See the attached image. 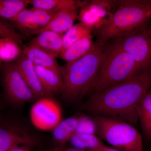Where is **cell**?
<instances>
[{
	"mask_svg": "<svg viewBox=\"0 0 151 151\" xmlns=\"http://www.w3.org/2000/svg\"><path fill=\"white\" fill-rule=\"evenodd\" d=\"M13 39L23 46L24 36L19 32L9 21L0 18V38Z\"/></svg>",
	"mask_w": 151,
	"mask_h": 151,
	"instance_id": "cell-24",
	"label": "cell"
},
{
	"mask_svg": "<svg viewBox=\"0 0 151 151\" xmlns=\"http://www.w3.org/2000/svg\"><path fill=\"white\" fill-rule=\"evenodd\" d=\"M22 54L34 65L49 68L60 75V66L56 58L43 50L29 45H23Z\"/></svg>",
	"mask_w": 151,
	"mask_h": 151,
	"instance_id": "cell-15",
	"label": "cell"
},
{
	"mask_svg": "<svg viewBox=\"0 0 151 151\" xmlns=\"http://www.w3.org/2000/svg\"><path fill=\"white\" fill-rule=\"evenodd\" d=\"M39 141L25 128L11 122L0 123V151L22 146L38 147Z\"/></svg>",
	"mask_w": 151,
	"mask_h": 151,
	"instance_id": "cell-10",
	"label": "cell"
},
{
	"mask_svg": "<svg viewBox=\"0 0 151 151\" xmlns=\"http://www.w3.org/2000/svg\"><path fill=\"white\" fill-rule=\"evenodd\" d=\"M92 38L86 37L81 39L63 50L59 56L67 63L79 59L88 53L94 46Z\"/></svg>",
	"mask_w": 151,
	"mask_h": 151,
	"instance_id": "cell-18",
	"label": "cell"
},
{
	"mask_svg": "<svg viewBox=\"0 0 151 151\" xmlns=\"http://www.w3.org/2000/svg\"><path fill=\"white\" fill-rule=\"evenodd\" d=\"M9 21L18 31L28 35H34L42 27L41 19L33 7L21 11Z\"/></svg>",
	"mask_w": 151,
	"mask_h": 151,
	"instance_id": "cell-14",
	"label": "cell"
},
{
	"mask_svg": "<svg viewBox=\"0 0 151 151\" xmlns=\"http://www.w3.org/2000/svg\"><path fill=\"white\" fill-rule=\"evenodd\" d=\"M71 147L88 151H93L104 144L95 135L74 134L68 142Z\"/></svg>",
	"mask_w": 151,
	"mask_h": 151,
	"instance_id": "cell-21",
	"label": "cell"
},
{
	"mask_svg": "<svg viewBox=\"0 0 151 151\" xmlns=\"http://www.w3.org/2000/svg\"><path fill=\"white\" fill-rule=\"evenodd\" d=\"M2 84L6 98L12 105L19 106L38 99L22 77L15 62L5 65Z\"/></svg>",
	"mask_w": 151,
	"mask_h": 151,
	"instance_id": "cell-7",
	"label": "cell"
},
{
	"mask_svg": "<svg viewBox=\"0 0 151 151\" xmlns=\"http://www.w3.org/2000/svg\"><path fill=\"white\" fill-rule=\"evenodd\" d=\"M151 18V0L118 1V6L109 20L94 30L97 45L147 27Z\"/></svg>",
	"mask_w": 151,
	"mask_h": 151,
	"instance_id": "cell-2",
	"label": "cell"
},
{
	"mask_svg": "<svg viewBox=\"0 0 151 151\" xmlns=\"http://www.w3.org/2000/svg\"><path fill=\"white\" fill-rule=\"evenodd\" d=\"M139 120L145 137L151 140V89L141 101L139 108Z\"/></svg>",
	"mask_w": 151,
	"mask_h": 151,
	"instance_id": "cell-20",
	"label": "cell"
},
{
	"mask_svg": "<svg viewBox=\"0 0 151 151\" xmlns=\"http://www.w3.org/2000/svg\"><path fill=\"white\" fill-rule=\"evenodd\" d=\"M2 62L1 60H0V66H1V65Z\"/></svg>",
	"mask_w": 151,
	"mask_h": 151,
	"instance_id": "cell-30",
	"label": "cell"
},
{
	"mask_svg": "<svg viewBox=\"0 0 151 151\" xmlns=\"http://www.w3.org/2000/svg\"><path fill=\"white\" fill-rule=\"evenodd\" d=\"M97 130V125L94 119L81 115L74 134L95 135Z\"/></svg>",
	"mask_w": 151,
	"mask_h": 151,
	"instance_id": "cell-25",
	"label": "cell"
},
{
	"mask_svg": "<svg viewBox=\"0 0 151 151\" xmlns=\"http://www.w3.org/2000/svg\"><path fill=\"white\" fill-rule=\"evenodd\" d=\"M104 54V46H98L94 43L91 50L84 56L60 67L63 98L75 101L88 94L100 69Z\"/></svg>",
	"mask_w": 151,
	"mask_h": 151,
	"instance_id": "cell-3",
	"label": "cell"
},
{
	"mask_svg": "<svg viewBox=\"0 0 151 151\" xmlns=\"http://www.w3.org/2000/svg\"></svg>",
	"mask_w": 151,
	"mask_h": 151,
	"instance_id": "cell-31",
	"label": "cell"
},
{
	"mask_svg": "<svg viewBox=\"0 0 151 151\" xmlns=\"http://www.w3.org/2000/svg\"><path fill=\"white\" fill-rule=\"evenodd\" d=\"M97 116L94 119L100 137L121 151H143L142 136L131 124L108 116Z\"/></svg>",
	"mask_w": 151,
	"mask_h": 151,
	"instance_id": "cell-5",
	"label": "cell"
},
{
	"mask_svg": "<svg viewBox=\"0 0 151 151\" xmlns=\"http://www.w3.org/2000/svg\"><path fill=\"white\" fill-rule=\"evenodd\" d=\"M81 116V115L72 116L62 120L52 130V139L55 145L54 147H61L65 146V144L75 133Z\"/></svg>",
	"mask_w": 151,
	"mask_h": 151,
	"instance_id": "cell-16",
	"label": "cell"
},
{
	"mask_svg": "<svg viewBox=\"0 0 151 151\" xmlns=\"http://www.w3.org/2000/svg\"><path fill=\"white\" fill-rule=\"evenodd\" d=\"M118 6V1L96 0L82 2L78 19L87 27L98 29L109 20Z\"/></svg>",
	"mask_w": 151,
	"mask_h": 151,
	"instance_id": "cell-9",
	"label": "cell"
},
{
	"mask_svg": "<svg viewBox=\"0 0 151 151\" xmlns=\"http://www.w3.org/2000/svg\"><path fill=\"white\" fill-rule=\"evenodd\" d=\"M15 63L24 81L38 99L50 97L41 83L34 64L29 59L22 54Z\"/></svg>",
	"mask_w": 151,
	"mask_h": 151,
	"instance_id": "cell-12",
	"label": "cell"
},
{
	"mask_svg": "<svg viewBox=\"0 0 151 151\" xmlns=\"http://www.w3.org/2000/svg\"><path fill=\"white\" fill-rule=\"evenodd\" d=\"M39 151H88L85 150H81L70 147H66L65 146L61 147H53V148L42 150L40 149Z\"/></svg>",
	"mask_w": 151,
	"mask_h": 151,
	"instance_id": "cell-27",
	"label": "cell"
},
{
	"mask_svg": "<svg viewBox=\"0 0 151 151\" xmlns=\"http://www.w3.org/2000/svg\"><path fill=\"white\" fill-rule=\"evenodd\" d=\"M30 118L37 129L52 131L62 120V110L59 104L50 97H42L31 108Z\"/></svg>",
	"mask_w": 151,
	"mask_h": 151,
	"instance_id": "cell-8",
	"label": "cell"
},
{
	"mask_svg": "<svg viewBox=\"0 0 151 151\" xmlns=\"http://www.w3.org/2000/svg\"><path fill=\"white\" fill-rule=\"evenodd\" d=\"M22 55V47L16 40L9 37L0 38V60L14 62Z\"/></svg>",
	"mask_w": 151,
	"mask_h": 151,
	"instance_id": "cell-19",
	"label": "cell"
},
{
	"mask_svg": "<svg viewBox=\"0 0 151 151\" xmlns=\"http://www.w3.org/2000/svg\"><path fill=\"white\" fill-rule=\"evenodd\" d=\"M63 0H29L33 7L45 11H52L59 7Z\"/></svg>",
	"mask_w": 151,
	"mask_h": 151,
	"instance_id": "cell-26",
	"label": "cell"
},
{
	"mask_svg": "<svg viewBox=\"0 0 151 151\" xmlns=\"http://www.w3.org/2000/svg\"><path fill=\"white\" fill-rule=\"evenodd\" d=\"M93 30L81 22L73 24L63 35V49L67 48L81 39L92 37Z\"/></svg>",
	"mask_w": 151,
	"mask_h": 151,
	"instance_id": "cell-22",
	"label": "cell"
},
{
	"mask_svg": "<svg viewBox=\"0 0 151 151\" xmlns=\"http://www.w3.org/2000/svg\"><path fill=\"white\" fill-rule=\"evenodd\" d=\"M142 70L130 55L111 42L106 43L100 69L88 93L95 94L127 81Z\"/></svg>",
	"mask_w": 151,
	"mask_h": 151,
	"instance_id": "cell-4",
	"label": "cell"
},
{
	"mask_svg": "<svg viewBox=\"0 0 151 151\" xmlns=\"http://www.w3.org/2000/svg\"><path fill=\"white\" fill-rule=\"evenodd\" d=\"M29 4V0H0V18L10 20Z\"/></svg>",
	"mask_w": 151,
	"mask_h": 151,
	"instance_id": "cell-23",
	"label": "cell"
},
{
	"mask_svg": "<svg viewBox=\"0 0 151 151\" xmlns=\"http://www.w3.org/2000/svg\"><path fill=\"white\" fill-rule=\"evenodd\" d=\"M151 88V68L133 78L92 94L85 109L98 116H108L136 124L141 101Z\"/></svg>",
	"mask_w": 151,
	"mask_h": 151,
	"instance_id": "cell-1",
	"label": "cell"
},
{
	"mask_svg": "<svg viewBox=\"0 0 151 151\" xmlns=\"http://www.w3.org/2000/svg\"><path fill=\"white\" fill-rule=\"evenodd\" d=\"M111 40V43L130 55L142 70L151 68V27H147Z\"/></svg>",
	"mask_w": 151,
	"mask_h": 151,
	"instance_id": "cell-6",
	"label": "cell"
},
{
	"mask_svg": "<svg viewBox=\"0 0 151 151\" xmlns=\"http://www.w3.org/2000/svg\"><path fill=\"white\" fill-rule=\"evenodd\" d=\"M93 151H121L116 148L109 147L103 145L99 148Z\"/></svg>",
	"mask_w": 151,
	"mask_h": 151,
	"instance_id": "cell-29",
	"label": "cell"
},
{
	"mask_svg": "<svg viewBox=\"0 0 151 151\" xmlns=\"http://www.w3.org/2000/svg\"><path fill=\"white\" fill-rule=\"evenodd\" d=\"M63 35L54 32L45 31L37 35L29 45L40 49L56 58L63 49Z\"/></svg>",
	"mask_w": 151,
	"mask_h": 151,
	"instance_id": "cell-13",
	"label": "cell"
},
{
	"mask_svg": "<svg viewBox=\"0 0 151 151\" xmlns=\"http://www.w3.org/2000/svg\"><path fill=\"white\" fill-rule=\"evenodd\" d=\"M35 66L41 83L50 96L62 93L63 84L60 75L49 68Z\"/></svg>",
	"mask_w": 151,
	"mask_h": 151,
	"instance_id": "cell-17",
	"label": "cell"
},
{
	"mask_svg": "<svg viewBox=\"0 0 151 151\" xmlns=\"http://www.w3.org/2000/svg\"><path fill=\"white\" fill-rule=\"evenodd\" d=\"M33 148L31 147H27V146H22L15 148L11 149L7 151H32V150Z\"/></svg>",
	"mask_w": 151,
	"mask_h": 151,
	"instance_id": "cell-28",
	"label": "cell"
},
{
	"mask_svg": "<svg viewBox=\"0 0 151 151\" xmlns=\"http://www.w3.org/2000/svg\"><path fill=\"white\" fill-rule=\"evenodd\" d=\"M81 1L71 0L65 7L58 12L53 16L46 26L37 31L34 35L45 31H50L63 34L70 28L78 19L77 10L82 5Z\"/></svg>",
	"mask_w": 151,
	"mask_h": 151,
	"instance_id": "cell-11",
	"label": "cell"
}]
</instances>
